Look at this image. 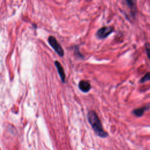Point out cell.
<instances>
[{
    "mask_svg": "<svg viewBox=\"0 0 150 150\" xmlns=\"http://www.w3.org/2000/svg\"><path fill=\"white\" fill-rule=\"evenodd\" d=\"M87 120L95 134L99 137L105 138L108 136L107 132L104 130L101 122L94 110H90L87 114Z\"/></svg>",
    "mask_w": 150,
    "mask_h": 150,
    "instance_id": "obj_1",
    "label": "cell"
},
{
    "mask_svg": "<svg viewBox=\"0 0 150 150\" xmlns=\"http://www.w3.org/2000/svg\"><path fill=\"white\" fill-rule=\"evenodd\" d=\"M79 88L82 92L87 93L90 90L91 87L88 81L82 80L79 83Z\"/></svg>",
    "mask_w": 150,
    "mask_h": 150,
    "instance_id": "obj_5",
    "label": "cell"
},
{
    "mask_svg": "<svg viewBox=\"0 0 150 150\" xmlns=\"http://www.w3.org/2000/svg\"><path fill=\"white\" fill-rule=\"evenodd\" d=\"M130 10V13L133 18H135L137 13V1L136 0H124Z\"/></svg>",
    "mask_w": 150,
    "mask_h": 150,
    "instance_id": "obj_4",
    "label": "cell"
},
{
    "mask_svg": "<svg viewBox=\"0 0 150 150\" xmlns=\"http://www.w3.org/2000/svg\"><path fill=\"white\" fill-rule=\"evenodd\" d=\"M0 150H1V149H0Z\"/></svg>",
    "mask_w": 150,
    "mask_h": 150,
    "instance_id": "obj_11",
    "label": "cell"
},
{
    "mask_svg": "<svg viewBox=\"0 0 150 150\" xmlns=\"http://www.w3.org/2000/svg\"><path fill=\"white\" fill-rule=\"evenodd\" d=\"M48 42L59 56L60 57H63L64 56V50L62 47L54 36H50L48 38Z\"/></svg>",
    "mask_w": 150,
    "mask_h": 150,
    "instance_id": "obj_3",
    "label": "cell"
},
{
    "mask_svg": "<svg viewBox=\"0 0 150 150\" xmlns=\"http://www.w3.org/2000/svg\"><path fill=\"white\" fill-rule=\"evenodd\" d=\"M54 64L56 67V69L57 70L59 75L62 82L63 83H65V80H66V74H65L64 70V69H63V66H62L60 63L59 61H57V60H56L54 62Z\"/></svg>",
    "mask_w": 150,
    "mask_h": 150,
    "instance_id": "obj_6",
    "label": "cell"
},
{
    "mask_svg": "<svg viewBox=\"0 0 150 150\" xmlns=\"http://www.w3.org/2000/svg\"><path fill=\"white\" fill-rule=\"evenodd\" d=\"M150 108V105L143 106L138 108H135L132 110V113L137 117H140L143 115L144 112Z\"/></svg>",
    "mask_w": 150,
    "mask_h": 150,
    "instance_id": "obj_7",
    "label": "cell"
},
{
    "mask_svg": "<svg viewBox=\"0 0 150 150\" xmlns=\"http://www.w3.org/2000/svg\"><path fill=\"white\" fill-rule=\"evenodd\" d=\"M114 30L115 29L113 26H103L97 30L96 35L98 39H103L111 34L113 32H114Z\"/></svg>",
    "mask_w": 150,
    "mask_h": 150,
    "instance_id": "obj_2",
    "label": "cell"
},
{
    "mask_svg": "<svg viewBox=\"0 0 150 150\" xmlns=\"http://www.w3.org/2000/svg\"><path fill=\"white\" fill-rule=\"evenodd\" d=\"M74 53H75V54L77 56V57H80L81 59L83 58V55L81 54V53L80 52V51L79 50V48L77 47V46H76V48H75V50H74Z\"/></svg>",
    "mask_w": 150,
    "mask_h": 150,
    "instance_id": "obj_10",
    "label": "cell"
},
{
    "mask_svg": "<svg viewBox=\"0 0 150 150\" xmlns=\"http://www.w3.org/2000/svg\"><path fill=\"white\" fill-rule=\"evenodd\" d=\"M145 49L147 57L150 60V44L148 42H146L145 43Z\"/></svg>",
    "mask_w": 150,
    "mask_h": 150,
    "instance_id": "obj_9",
    "label": "cell"
},
{
    "mask_svg": "<svg viewBox=\"0 0 150 150\" xmlns=\"http://www.w3.org/2000/svg\"><path fill=\"white\" fill-rule=\"evenodd\" d=\"M150 80V72H147L141 79L139 80L140 83H144L146 81Z\"/></svg>",
    "mask_w": 150,
    "mask_h": 150,
    "instance_id": "obj_8",
    "label": "cell"
}]
</instances>
